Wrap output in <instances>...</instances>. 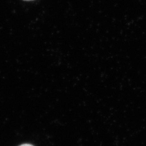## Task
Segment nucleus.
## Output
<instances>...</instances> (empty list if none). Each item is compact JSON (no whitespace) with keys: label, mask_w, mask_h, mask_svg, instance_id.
<instances>
[{"label":"nucleus","mask_w":146,"mask_h":146,"mask_svg":"<svg viewBox=\"0 0 146 146\" xmlns=\"http://www.w3.org/2000/svg\"><path fill=\"white\" fill-rule=\"evenodd\" d=\"M33 146V145H31V144H23V145H22L21 146Z\"/></svg>","instance_id":"nucleus-1"},{"label":"nucleus","mask_w":146,"mask_h":146,"mask_svg":"<svg viewBox=\"0 0 146 146\" xmlns=\"http://www.w3.org/2000/svg\"><path fill=\"white\" fill-rule=\"evenodd\" d=\"M26 1H31V0H26Z\"/></svg>","instance_id":"nucleus-2"}]
</instances>
